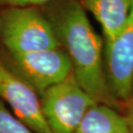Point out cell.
I'll list each match as a JSON object with an SVG mask.
<instances>
[{"mask_svg":"<svg viewBox=\"0 0 133 133\" xmlns=\"http://www.w3.org/2000/svg\"><path fill=\"white\" fill-rule=\"evenodd\" d=\"M61 48L71 62L73 77L94 100L122 110L110 90L105 67V42L93 28L78 0H57L45 6Z\"/></svg>","mask_w":133,"mask_h":133,"instance_id":"obj_1","label":"cell"},{"mask_svg":"<svg viewBox=\"0 0 133 133\" xmlns=\"http://www.w3.org/2000/svg\"><path fill=\"white\" fill-rule=\"evenodd\" d=\"M0 38L8 54L60 48L51 22L39 7H8L0 12Z\"/></svg>","mask_w":133,"mask_h":133,"instance_id":"obj_2","label":"cell"},{"mask_svg":"<svg viewBox=\"0 0 133 133\" xmlns=\"http://www.w3.org/2000/svg\"><path fill=\"white\" fill-rule=\"evenodd\" d=\"M41 102L52 133H74L87 110L97 103L73 76L48 89Z\"/></svg>","mask_w":133,"mask_h":133,"instance_id":"obj_3","label":"cell"},{"mask_svg":"<svg viewBox=\"0 0 133 133\" xmlns=\"http://www.w3.org/2000/svg\"><path fill=\"white\" fill-rule=\"evenodd\" d=\"M0 54L39 97L50 87L73 76L71 62L61 48L25 54H8L3 51Z\"/></svg>","mask_w":133,"mask_h":133,"instance_id":"obj_4","label":"cell"},{"mask_svg":"<svg viewBox=\"0 0 133 133\" xmlns=\"http://www.w3.org/2000/svg\"><path fill=\"white\" fill-rule=\"evenodd\" d=\"M0 100L36 133H52L44 118L41 97L0 54Z\"/></svg>","mask_w":133,"mask_h":133,"instance_id":"obj_5","label":"cell"},{"mask_svg":"<svg viewBox=\"0 0 133 133\" xmlns=\"http://www.w3.org/2000/svg\"><path fill=\"white\" fill-rule=\"evenodd\" d=\"M105 67L110 90L123 104L133 94V0L120 33L105 44Z\"/></svg>","mask_w":133,"mask_h":133,"instance_id":"obj_6","label":"cell"},{"mask_svg":"<svg viewBox=\"0 0 133 133\" xmlns=\"http://www.w3.org/2000/svg\"><path fill=\"white\" fill-rule=\"evenodd\" d=\"M100 24L105 44L110 43L120 33L130 13L132 0H78Z\"/></svg>","mask_w":133,"mask_h":133,"instance_id":"obj_7","label":"cell"},{"mask_svg":"<svg viewBox=\"0 0 133 133\" xmlns=\"http://www.w3.org/2000/svg\"><path fill=\"white\" fill-rule=\"evenodd\" d=\"M74 133H131V130L121 111L96 103L87 110Z\"/></svg>","mask_w":133,"mask_h":133,"instance_id":"obj_8","label":"cell"},{"mask_svg":"<svg viewBox=\"0 0 133 133\" xmlns=\"http://www.w3.org/2000/svg\"><path fill=\"white\" fill-rule=\"evenodd\" d=\"M0 133H36L15 116L0 100Z\"/></svg>","mask_w":133,"mask_h":133,"instance_id":"obj_9","label":"cell"},{"mask_svg":"<svg viewBox=\"0 0 133 133\" xmlns=\"http://www.w3.org/2000/svg\"><path fill=\"white\" fill-rule=\"evenodd\" d=\"M57 0H0V7H42Z\"/></svg>","mask_w":133,"mask_h":133,"instance_id":"obj_10","label":"cell"},{"mask_svg":"<svg viewBox=\"0 0 133 133\" xmlns=\"http://www.w3.org/2000/svg\"><path fill=\"white\" fill-rule=\"evenodd\" d=\"M122 110H123L122 114L127 120V123L130 127L131 133H133V96L129 100H127L122 104Z\"/></svg>","mask_w":133,"mask_h":133,"instance_id":"obj_11","label":"cell"},{"mask_svg":"<svg viewBox=\"0 0 133 133\" xmlns=\"http://www.w3.org/2000/svg\"><path fill=\"white\" fill-rule=\"evenodd\" d=\"M132 96H133V94H132Z\"/></svg>","mask_w":133,"mask_h":133,"instance_id":"obj_12","label":"cell"}]
</instances>
